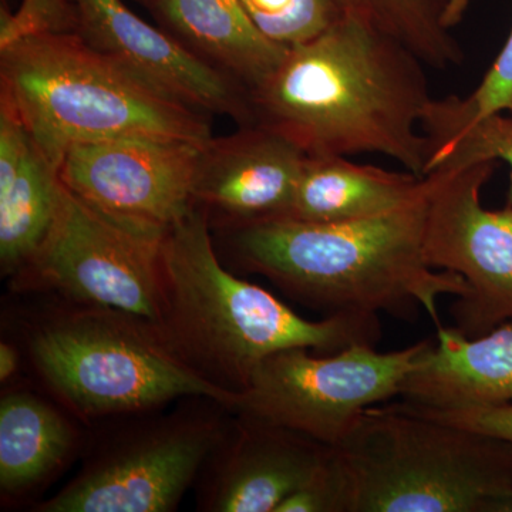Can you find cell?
Masks as SVG:
<instances>
[{
	"instance_id": "cell-1",
	"label": "cell",
	"mask_w": 512,
	"mask_h": 512,
	"mask_svg": "<svg viewBox=\"0 0 512 512\" xmlns=\"http://www.w3.org/2000/svg\"><path fill=\"white\" fill-rule=\"evenodd\" d=\"M251 126L274 131L306 156L375 153L426 177L420 121L434 99L426 63L393 37L343 16L288 49L248 94Z\"/></svg>"
},
{
	"instance_id": "cell-2",
	"label": "cell",
	"mask_w": 512,
	"mask_h": 512,
	"mask_svg": "<svg viewBox=\"0 0 512 512\" xmlns=\"http://www.w3.org/2000/svg\"><path fill=\"white\" fill-rule=\"evenodd\" d=\"M429 194L376 217L274 218L220 229L218 235L239 271L265 276L289 298L326 316L384 312L413 319L424 309L439 328L440 296L461 298L468 286L454 272L430 268L424 258Z\"/></svg>"
},
{
	"instance_id": "cell-3",
	"label": "cell",
	"mask_w": 512,
	"mask_h": 512,
	"mask_svg": "<svg viewBox=\"0 0 512 512\" xmlns=\"http://www.w3.org/2000/svg\"><path fill=\"white\" fill-rule=\"evenodd\" d=\"M163 274L158 329L192 369L229 392L247 389L258 366L282 350L330 355L382 338L379 316L305 319L262 286L232 274L197 207L165 234Z\"/></svg>"
},
{
	"instance_id": "cell-4",
	"label": "cell",
	"mask_w": 512,
	"mask_h": 512,
	"mask_svg": "<svg viewBox=\"0 0 512 512\" xmlns=\"http://www.w3.org/2000/svg\"><path fill=\"white\" fill-rule=\"evenodd\" d=\"M0 106L59 173L77 144L156 137L205 146V114L178 103L76 33H39L0 47Z\"/></svg>"
},
{
	"instance_id": "cell-5",
	"label": "cell",
	"mask_w": 512,
	"mask_h": 512,
	"mask_svg": "<svg viewBox=\"0 0 512 512\" xmlns=\"http://www.w3.org/2000/svg\"><path fill=\"white\" fill-rule=\"evenodd\" d=\"M348 512H503L512 444L376 404L335 447Z\"/></svg>"
},
{
	"instance_id": "cell-6",
	"label": "cell",
	"mask_w": 512,
	"mask_h": 512,
	"mask_svg": "<svg viewBox=\"0 0 512 512\" xmlns=\"http://www.w3.org/2000/svg\"><path fill=\"white\" fill-rule=\"evenodd\" d=\"M37 373L73 413L101 419L151 412L180 399L234 409L239 393L192 369L153 323L96 306L49 316L30 333Z\"/></svg>"
},
{
	"instance_id": "cell-7",
	"label": "cell",
	"mask_w": 512,
	"mask_h": 512,
	"mask_svg": "<svg viewBox=\"0 0 512 512\" xmlns=\"http://www.w3.org/2000/svg\"><path fill=\"white\" fill-rule=\"evenodd\" d=\"M168 229L114 217L62 184L55 220L16 288L50 289L76 305L163 319V244Z\"/></svg>"
},
{
	"instance_id": "cell-8",
	"label": "cell",
	"mask_w": 512,
	"mask_h": 512,
	"mask_svg": "<svg viewBox=\"0 0 512 512\" xmlns=\"http://www.w3.org/2000/svg\"><path fill=\"white\" fill-rule=\"evenodd\" d=\"M426 343L389 353L365 343L330 355L305 348L282 350L258 366L232 413L338 447L360 414L399 396Z\"/></svg>"
},
{
	"instance_id": "cell-9",
	"label": "cell",
	"mask_w": 512,
	"mask_h": 512,
	"mask_svg": "<svg viewBox=\"0 0 512 512\" xmlns=\"http://www.w3.org/2000/svg\"><path fill=\"white\" fill-rule=\"evenodd\" d=\"M214 413L171 414L94 454L40 512H170L227 437Z\"/></svg>"
},
{
	"instance_id": "cell-10",
	"label": "cell",
	"mask_w": 512,
	"mask_h": 512,
	"mask_svg": "<svg viewBox=\"0 0 512 512\" xmlns=\"http://www.w3.org/2000/svg\"><path fill=\"white\" fill-rule=\"evenodd\" d=\"M495 167V161H483L429 174L424 258L430 268L467 282V295L450 309L453 328L467 338L512 320V207L491 211L481 204Z\"/></svg>"
},
{
	"instance_id": "cell-11",
	"label": "cell",
	"mask_w": 512,
	"mask_h": 512,
	"mask_svg": "<svg viewBox=\"0 0 512 512\" xmlns=\"http://www.w3.org/2000/svg\"><path fill=\"white\" fill-rule=\"evenodd\" d=\"M202 147L156 137L77 144L64 154L59 178L76 197L107 214L170 229L194 208Z\"/></svg>"
},
{
	"instance_id": "cell-12",
	"label": "cell",
	"mask_w": 512,
	"mask_h": 512,
	"mask_svg": "<svg viewBox=\"0 0 512 512\" xmlns=\"http://www.w3.org/2000/svg\"><path fill=\"white\" fill-rule=\"evenodd\" d=\"M74 33L97 52L178 103L205 114H224L251 126L248 92L192 56L174 37L150 25L123 0H67Z\"/></svg>"
},
{
	"instance_id": "cell-13",
	"label": "cell",
	"mask_w": 512,
	"mask_h": 512,
	"mask_svg": "<svg viewBox=\"0 0 512 512\" xmlns=\"http://www.w3.org/2000/svg\"><path fill=\"white\" fill-rule=\"evenodd\" d=\"M306 157L264 127H239L237 133L214 137L198 158L194 207L217 231L285 217Z\"/></svg>"
},
{
	"instance_id": "cell-14",
	"label": "cell",
	"mask_w": 512,
	"mask_h": 512,
	"mask_svg": "<svg viewBox=\"0 0 512 512\" xmlns=\"http://www.w3.org/2000/svg\"><path fill=\"white\" fill-rule=\"evenodd\" d=\"M332 450L285 427L238 416L205 467L210 474L198 507L211 512H275Z\"/></svg>"
},
{
	"instance_id": "cell-15",
	"label": "cell",
	"mask_w": 512,
	"mask_h": 512,
	"mask_svg": "<svg viewBox=\"0 0 512 512\" xmlns=\"http://www.w3.org/2000/svg\"><path fill=\"white\" fill-rule=\"evenodd\" d=\"M436 330L400 386L402 403L431 412L512 403V320L480 338Z\"/></svg>"
},
{
	"instance_id": "cell-16",
	"label": "cell",
	"mask_w": 512,
	"mask_h": 512,
	"mask_svg": "<svg viewBox=\"0 0 512 512\" xmlns=\"http://www.w3.org/2000/svg\"><path fill=\"white\" fill-rule=\"evenodd\" d=\"M148 10L158 28L248 94L288 53L259 32L239 0H158Z\"/></svg>"
},
{
	"instance_id": "cell-17",
	"label": "cell",
	"mask_w": 512,
	"mask_h": 512,
	"mask_svg": "<svg viewBox=\"0 0 512 512\" xmlns=\"http://www.w3.org/2000/svg\"><path fill=\"white\" fill-rule=\"evenodd\" d=\"M62 181L26 128L0 106V266L18 275L55 220Z\"/></svg>"
},
{
	"instance_id": "cell-18",
	"label": "cell",
	"mask_w": 512,
	"mask_h": 512,
	"mask_svg": "<svg viewBox=\"0 0 512 512\" xmlns=\"http://www.w3.org/2000/svg\"><path fill=\"white\" fill-rule=\"evenodd\" d=\"M349 157H306L288 214L293 220L335 222L376 217L426 197L431 177L375 165Z\"/></svg>"
},
{
	"instance_id": "cell-19",
	"label": "cell",
	"mask_w": 512,
	"mask_h": 512,
	"mask_svg": "<svg viewBox=\"0 0 512 512\" xmlns=\"http://www.w3.org/2000/svg\"><path fill=\"white\" fill-rule=\"evenodd\" d=\"M77 431L56 406L29 390L0 400V490L28 494L49 480L72 456Z\"/></svg>"
},
{
	"instance_id": "cell-20",
	"label": "cell",
	"mask_w": 512,
	"mask_h": 512,
	"mask_svg": "<svg viewBox=\"0 0 512 512\" xmlns=\"http://www.w3.org/2000/svg\"><path fill=\"white\" fill-rule=\"evenodd\" d=\"M450 0H335L343 15L393 37L436 70L466 62L444 18Z\"/></svg>"
},
{
	"instance_id": "cell-21",
	"label": "cell",
	"mask_w": 512,
	"mask_h": 512,
	"mask_svg": "<svg viewBox=\"0 0 512 512\" xmlns=\"http://www.w3.org/2000/svg\"><path fill=\"white\" fill-rule=\"evenodd\" d=\"M495 113L512 114V32L471 96H448L433 101L426 117V130L440 141L457 128Z\"/></svg>"
},
{
	"instance_id": "cell-22",
	"label": "cell",
	"mask_w": 512,
	"mask_h": 512,
	"mask_svg": "<svg viewBox=\"0 0 512 512\" xmlns=\"http://www.w3.org/2000/svg\"><path fill=\"white\" fill-rule=\"evenodd\" d=\"M426 175L439 168H460L483 161L510 165L507 205L512 207V114H490L457 128L430 146Z\"/></svg>"
},
{
	"instance_id": "cell-23",
	"label": "cell",
	"mask_w": 512,
	"mask_h": 512,
	"mask_svg": "<svg viewBox=\"0 0 512 512\" xmlns=\"http://www.w3.org/2000/svg\"><path fill=\"white\" fill-rule=\"evenodd\" d=\"M262 35L291 49L325 33L343 18L335 0H239Z\"/></svg>"
},
{
	"instance_id": "cell-24",
	"label": "cell",
	"mask_w": 512,
	"mask_h": 512,
	"mask_svg": "<svg viewBox=\"0 0 512 512\" xmlns=\"http://www.w3.org/2000/svg\"><path fill=\"white\" fill-rule=\"evenodd\" d=\"M76 20L67 0H22L16 12L2 9L0 47L39 33H74Z\"/></svg>"
},
{
	"instance_id": "cell-25",
	"label": "cell",
	"mask_w": 512,
	"mask_h": 512,
	"mask_svg": "<svg viewBox=\"0 0 512 512\" xmlns=\"http://www.w3.org/2000/svg\"><path fill=\"white\" fill-rule=\"evenodd\" d=\"M348 485L335 447L312 477L275 512H348Z\"/></svg>"
},
{
	"instance_id": "cell-26",
	"label": "cell",
	"mask_w": 512,
	"mask_h": 512,
	"mask_svg": "<svg viewBox=\"0 0 512 512\" xmlns=\"http://www.w3.org/2000/svg\"><path fill=\"white\" fill-rule=\"evenodd\" d=\"M400 406L410 412L443 421L477 433L487 434L512 444V403L504 406L480 407V409L450 410V412H431L416 409L409 404L399 402Z\"/></svg>"
},
{
	"instance_id": "cell-27",
	"label": "cell",
	"mask_w": 512,
	"mask_h": 512,
	"mask_svg": "<svg viewBox=\"0 0 512 512\" xmlns=\"http://www.w3.org/2000/svg\"><path fill=\"white\" fill-rule=\"evenodd\" d=\"M20 369L19 350L9 342L0 343V380L9 382L18 375Z\"/></svg>"
},
{
	"instance_id": "cell-28",
	"label": "cell",
	"mask_w": 512,
	"mask_h": 512,
	"mask_svg": "<svg viewBox=\"0 0 512 512\" xmlns=\"http://www.w3.org/2000/svg\"><path fill=\"white\" fill-rule=\"evenodd\" d=\"M470 2L471 0H450L448 2L446 18H444L448 29H453L461 22Z\"/></svg>"
},
{
	"instance_id": "cell-29",
	"label": "cell",
	"mask_w": 512,
	"mask_h": 512,
	"mask_svg": "<svg viewBox=\"0 0 512 512\" xmlns=\"http://www.w3.org/2000/svg\"><path fill=\"white\" fill-rule=\"evenodd\" d=\"M140 5L146 6L147 9L153 8L154 5L158 2V0H136Z\"/></svg>"
},
{
	"instance_id": "cell-30",
	"label": "cell",
	"mask_w": 512,
	"mask_h": 512,
	"mask_svg": "<svg viewBox=\"0 0 512 512\" xmlns=\"http://www.w3.org/2000/svg\"><path fill=\"white\" fill-rule=\"evenodd\" d=\"M503 512H512V494L510 495V498H508L507 503H505Z\"/></svg>"
}]
</instances>
